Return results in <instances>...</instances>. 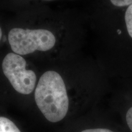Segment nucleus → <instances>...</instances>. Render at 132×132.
<instances>
[{
  "instance_id": "3",
  "label": "nucleus",
  "mask_w": 132,
  "mask_h": 132,
  "mask_svg": "<svg viewBox=\"0 0 132 132\" xmlns=\"http://www.w3.org/2000/svg\"><path fill=\"white\" fill-rule=\"evenodd\" d=\"M112 17L116 68L132 69V4L119 7Z\"/></svg>"
},
{
  "instance_id": "7",
  "label": "nucleus",
  "mask_w": 132,
  "mask_h": 132,
  "mask_svg": "<svg viewBox=\"0 0 132 132\" xmlns=\"http://www.w3.org/2000/svg\"><path fill=\"white\" fill-rule=\"evenodd\" d=\"M126 120L127 123L130 129L132 131V106L128 109L126 114Z\"/></svg>"
},
{
  "instance_id": "1",
  "label": "nucleus",
  "mask_w": 132,
  "mask_h": 132,
  "mask_svg": "<svg viewBox=\"0 0 132 132\" xmlns=\"http://www.w3.org/2000/svg\"><path fill=\"white\" fill-rule=\"evenodd\" d=\"M34 98L36 105L49 121L57 122L65 118L69 100L62 76L54 70L44 73L38 81Z\"/></svg>"
},
{
  "instance_id": "10",
  "label": "nucleus",
  "mask_w": 132,
  "mask_h": 132,
  "mask_svg": "<svg viewBox=\"0 0 132 132\" xmlns=\"http://www.w3.org/2000/svg\"><path fill=\"white\" fill-rule=\"evenodd\" d=\"M45 1H51V0H45Z\"/></svg>"
},
{
  "instance_id": "9",
  "label": "nucleus",
  "mask_w": 132,
  "mask_h": 132,
  "mask_svg": "<svg viewBox=\"0 0 132 132\" xmlns=\"http://www.w3.org/2000/svg\"><path fill=\"white\" fill-rule=\"evenodd\" d=\"M2 36H3V31H2V29H1V26H0V41H1V39H2Z\"/></svg>"
},
{
  "instance_id": "6",
  "label": "nucleus",
  "mask_w": 132,
  "mask_h": 132,
  "mask_svg": "<svg viewBox=\"0 0 132 132\" xmlns=\"http://www.w3.org/2000/svg\"><path fill=\"white\" fill-rule=\"evenodd\" d=\"M113 7H119L132 4V0H109Z\"/></svg>"
},
{
  "instance_id": "8",
  "label": "nucleus",
  "mask_w": 132,
  "mask_h": 132,
  "mask_svg": "<svg viewBox=\"0 0 132 132\" xmlns=\"http://www.w3.org/2000/svg\"><path fill=\"white\" fill-rule=\"evenodd\" d=\"M81 132H113L111 130L105 128H95V129H88L82 131Z\"/></svg>"
},
{
  "instance_id": "5",
  "label": "nucleus",
  "mask_w": 132,
  "mask_h": 132,
  "mask_svg": "<svg viewBox=\"0 0 132 132\" xmlns=\"http://www.w3.org/2000/svg\"><path fill=\"white\" fill-rule=\"evenodd\" d=\"M0 132H21L15 124L9 119L0 117Z\"/></svg>"
},
{
  "instance_id": "2",
  "label": "nucleus",
  "mask_w": 132,
  "mask_h": 132,
  "mask_svg": "<svg viewBox=\"0 0 132 132\" xmlns=\"http://www.w3.org/2000/svg\"><path fill=\"white\" fill-rule=\"evenodd\" d=\"M8 42L12 52L23 56L52 50L57 45V38L47 29L14 28L9 32Z\"/></svg>"
},
{
  "instance_id": "4",
  "label": "nucleus",
  "mask_w": 132,
  "mask_h": 132,
  "mask_svg": "<svg viewBox=\"0 0 132 132\" xmlns=\"http://www.w3.org/2000/svg\"><path fill=\"white\" fill-rule=\"evenodd\" d=\"M2 69L5 77L19 93L30 94L36 89L37 77L34 71L28 69L23 56L14 52L7 53L3 60Z\"/></svg>"
}]
</instances>
